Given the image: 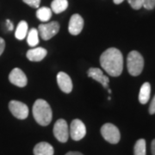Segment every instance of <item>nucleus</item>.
Returning <instances> with one entry per match:
<instances>
[{
  "instance_id": "obj_1",
  "label": "nucleus",
  "mask_w": 155,
  "mask_h": 155,
  "mask_svg": "<svg viewBox=\"0 0 155 155\" xmlns=\"http://www.w3.org/2000/svg\"><path fill=\"white\" fill-rule=\"evenodd\" d=\"M103 69L112 77H118L123 70V56L120 50L110 48L104 51L100 57Z\"/></svg>"
},
{
  "instance_id": "obj_2",
  "label": "nucleus",
  "mask_w": 155,
  "mask_h": 155,
  "mask_svg": "<svg viewBox=\"0 0 155 155\" xmlns=\"http://www.w3.org/2000/svg\"><path fill=\"white\" fill-rule=\"evenodd\" d=\"M33 116L36 122L41 126H48L52 121V110L47 101L37 99L33 105Z\"/></svg>"
},
{
  "instance_id": "obj_3",
  "label": "nucleus",
  "mask_w": 155,
  "mask_h": 155,
  "mask_svg": "<svg viewBox=\"0 0 155 155\" xmlns=\"http://www.w3.org/2000/svg\"><path fill=\"white\" fill-rule=\"evenodd\" d=\"M127 71L132 76L140 75L144 67V59L137 51H131L127 59Z\"/></svg>"
},
{
  "instance_id": "obj_4",
  "label": "nucleus",
  "mask_w": 155,
  "mask_h": 155,
  "mask_svg": "<svg viewBox=\"0 0 155 155\" xmlns=\"http://www.w3.org/2000/svg\"><path fill=\"white\" fill-rule=\"evenodd\" d=\"M101 134L109 143L117 144L120 141L121 134L118 127L112 123H105L101 127Z\"/></svg>"
},
{
  "instance_id": "obj_5",
  "label": "nucleus",
  "mask_w": 155,
  "mask_h": 155,
  "mask_svg": "<svg viewBox=\"0 0 155 155\" xmlns=\"http://www.w3.org/2000/svg\"><path fill=\"white\" fill-rule=\"evenodd\" d=\"M54 134L60 142L66 143L69 138V127L64 119H59L54 126Z\"/></svg>"
},
{
  "instance_id": "obj_6",
  "label": "nucleus",
  "mask_w": 155,
  "mask_h": 155,
  "mask_svg": "<svg viewBox=\"0 0 155 155\" xmlns=\"http://www.w3.org/2000/svg\"><path fill=\"white\" fill-rule=\"evenodd\" d=\"M59 30H60V24L57 22L40 24L38 27L39 35L45 41L53 38L55 35H57Z\"/></svg>"
},
{
  "instance_id": "obj_7",
  "label": "nucleus",
  "mask_w": 155,
  "mask_h": 155,
  "mask_svg": "<svg viewBox=\"0 0 155 155\" xmlns=\"http://www.w3.org/2000/svg\"><path fill=\"white\" fill-rule=\"evenodd\" d=\"M86 134V127L81 120L75 119L71 123V127L69 129V135L73 140H80Z\"/></svg>"
},
{
  "instance_id": "obj_8",
  "label": "nucleus",
  "mask_w": 155,
  "mask_h": 155,
  "mask_svg": "<svg viewBox=\"0 0 155 155\" xmlns=\"http://www.w3.org/2000/svg\"><path fill=\"white\" fill-rule=\"evenodd\" d=\"M9 109L11 114L17 119L23 120L26 119L28 116V106L22 102L12 100L9 104Z\"/></svg>"
},
{
  "instance_id": "obj_9",
  "label": "nucleus",
  "mask_w": 155,
  "mask_h": 155,
  "mask_svg": "<svg viewBox=\"0 0 155 155\" xmlns=\"http://www.w3.org/2000/svg\"><path fill=\"white\" fill-rule=\"evenodd\" d=\"M9 79L11 84L18 87H24L28 83L25 73L20 68H14L9 75Z\"/></svg>"
},
{
  "instance_id": "obj_10",
  "label": "nucleus",
  "mask_w": 155,
  "mask_h": 155,
  "mask_svg": "<svg viewBox=\"0 0 155 155\" xmlns=\"http://www.w3.org/2000/svg\"><path fill=\"white\" fill-rule=\"evenodd\" d=\"M84 27V20L82 17L78 14L72 15L68 26L69 33L72 35H78L82 31Z\"/></svg>"
},
{
  "instance_id": "obj_11",
  "label": "nucleus",
  "mask_w": 155,
  "mask_h": 155,
  "mask_svg": "<svg viewBox=\"0 0 155 155\" xmlns=\"http://www.w3.org/2000/svg\"><path fill=\"white\" fill-rule=\"evenodd\" d=\"M57 83L61 91L65 93H70L72 91V82L70 76L66 72H60L57 74Z\"/></svg>"
},
{
  "instance_id": "obj_12",
  "label": "nucleus",
  "mask_w": 155,
  "mask_h": 155,
  "mask_svg": "<svg viewBox=\"0 0 155 155\" xmlns=\"http://www.w3.org/2000/svg\"><path fill=\"white\" fill-rule=\"evenodd\" d=\"M87 74H88V76L90 78H93L96 81L99 82L104 86V88L109 89L110 79H109V78L104 74V72H103V71L101 69L91 67V68H90L88 70Z\"/></svg>"
},
{
  "instance_id": "obj_13",
  "label": "nucleus",
  "mask_w": 155,
  "mask_h": 155,
  "mask_svg": "<svg viewBox=\"0 0 155 155\" xmlns=\"http://www.w3.org/2000/svg\"><path fill=\"white\" fill-rule=\"evenodd\" d=\"M54 147L48 142H40L34 147L35 155H54Z\"/></svg>"
},
{
  "instance_id": "obj_14",
  "label": "nucleus",
  "mask_w": 155,
  "mask_h": 155,
  "mask_svg": "<svg viewBox=\"0 0 155 155\" xmlns=\"http://www.w3.org/2000/svg\"><path fill=\"white\" fill-rule=\"evenodd\" d=\"M48 52L43 48H35L27 52V58L30 61H41L44 59Z\"/></svg>"
},
{
  "instance_id": "obj_15",
  "label": "nucleus",
  "mask_w": 155,
  "mask_h": 155,
  "mask_svg": "<svg viewBox=\"0 0 155 155\" xmlns=\"http://www.w3.org/2000/svg\"><path fill=\"white\" fill-rule=\"evenodd\" d=\"M150 93H151V85L148 82H146L142 84L139 93V101L140 104H146L150 99Z\"/></svg>"
},
{
  "instance_id": "obj_16",
  "label": "nucleus",
  "mask_w": 155,
  "mask_h": 155,
  "mask_svg": "<svg viewBox=\"0 0 155 155\" xmlns=\"http://www.w3.org/2000/svg\"><path fill=\"white\" fill-rule=\"evenodd\" d=\"M68 7L67 0H54L51 4V10L56 14L61 13Z\"/></svg>"
},
{
  "instance_id": "obj_17",
  "label": "nucleus",
  "mask_w": 155,
  "mask_h": 155,
  "mask_svg": "<svg viewBox=\"0 0 155 155\" xmlns=\"http://www.w3.org/2000/svg\"><path fill=\"white\" fill-rule=\"evenodd\" d=\"M28 35V23L25 21H21L17 25L15 36L18 40H23Z\"/></svg>"
},
{
  "instance_id": "obj_18",
  "label": "nucleus",
  "mask_w": 155,
  "mask_h": 155,
  "mask_svg": "<svg viewBox=\"0 0 155 155\" xmlns=\"http://www.w3.org/2000/svg\"><path fill=\"white\" fill-rule=\"evenodd\" d=\"M36 17L41 22H48L52 17V10H50L48 7L38 8L36 11Z\"/></svg>"
},
{
  "instance_id": "obj_19",
  "label": "nucleus",
  "mask_w": 155,
  "mask_h": 155,
  "mask_svg": "<svg viewBox=\"0 0 155 155\" xmlns=\"http://www.w3.org/2000/svg\"><path fill=\"white\" fill-rule=\"evenodd\" d=\"M134 155H147V147L144 139H140L134 144Z\"/></svg>"
},
{
  "instance_id": "obj_20",
  "label": "nucleus",
  "mask_w": 155,
  "mask_h": 155,
  "mask_svg": "<svg viewBox=\"0 0 155 155\" xmlns=\"http://www.w3.org/2000/svg\"><path fill=\"white\" fill-rule=\"evenodd\" d=\"M38 30L35 28H31L27 36V42L30 47H35L39 43Z\"/></svg>"
},
{
  "instance_id": "obj_21",
  "label": "nucleus",
  "mask_w": 155,
  "mask_h": 155,
  "mask_svg": "<svg viewBox=\"0 0 155 155\" xmlns=\"http://www.w3.org/2000/svg\"><path fill=\"white\" fill-rule=\"evenodd\" d=\"M127 2L134 10H140L143 6V0H127Z\"/></svg>"
},
{
  "instance_id": "obj_22",
  "label": "nucleus",
  "mask_w": 155,
  "mask_h": 155,
  "mask_svg": "<svg viewBox=\"0 0 155 155\" xmlns=\"http://www.w3.org/2000/svg\"><path fill=\"white\" fill-rule=\"evenodd\" d=\"M143 7L147 10L154 9L155 0H143Z\"/></svg>"
},
{
  "instance_id": "obj_23",
  "label": "nucleus",
  "mask_w": 155,
  "mask_h": 155,
  "mask_svg": "<svg viewBox=\"0 0 155 155\" xmlns=\"http://www.w3.org/2000/svg\"><path fill=\"white\" fill-rule=\"evenodd\" d=\"M22 1L33 8H39L40 3H41V0H22Z\"/></svg>"
},
{
  "instance_id": "obj_24",
  "label": "nucleus",
  "mask_w": 155,
  "mask_h": 155,
  "mask_svg": "<svg viewBox=\"0 0 155 155\" xmlns=\"http://www.w3.org/2000/svg\"><path fill=\"white\" fill-rule=\"evenodd\" d=\"M149 114L151 115H153L155 114V96L153 97V100L151 101V104H150V106H149Z\"/></svg>"
},
{
  "instance_id": "obj_25",
  "label": "nucleus",
  "mask_w": 155,
  "mask_h": 155,
  "mask_svg": "<svg viewBox=\"0 0 155 155\" xmlns=\"http://www.w3.org/2000/svg\"><path fill=\"white\" fill-rule=\"evenodd\" d=\"M5 41L3 38L0 37V55L3 54L4 50H5Z\"/></svg>"
},
{
  "instance_id": "obj_26",
  "label": "nucleus",
  "mask_w": 155,
  "mask_h": 155,
  "mask_svg": "<svg viewBox=\"0 0 155 155\" xmlns=\"http://www.w3.org/2000/svg\"><path fill=\"white\" fill-rule=\"evenodd\" d=\"M151 152H152V155H155V139L153 140L151 143Z\"/></svg>"
},
{
  "instance_id": "obj_27",
  "label": "nucleus",
  "mask_w": 155,
  "mask_h": 155,
  "mask_svg": "<svg viewBox=\"0 0 155 155\" xmlns=\"http://www.w3.org/2000/svg\"><path fill=\"white\" fill-rule=\"evenodd\" d=\"M7 25H8V28H9V30H12L14 28V26H13V23L10 21V20H7Z\"/></svg>"
},
{
  "instance_id": "obj_28",
  "label": "nucleus",
  "mask_w": 155,
  "mask_h": 155,
  "mask_svg": "<svg viewBox=\"0 0 155 155\" xmlns=\"http://www.w3.org/2000/svg\"><path fill=\"white\" fill-rule=\"evenodd\" d=\"M66 155H83L81 153H79V152H69V153H67Z\"/></svg>"
},
{
  "instance_id": "obj_29",
  "label": "nucleus",
  "mask_w": 155,
  "mask_h": 155,
  "mask_svg": "<svg viewBox=\"0 0 155 155\" xmlns=\"http://www.w3.org/2000/svg\"><path fill=\"white\" fill-rule=\"evenodd\" d=\"M113 1H114V3H115L116 5H120V4H122L124 0H113Z\"/></svg>"
}]
</instances>
